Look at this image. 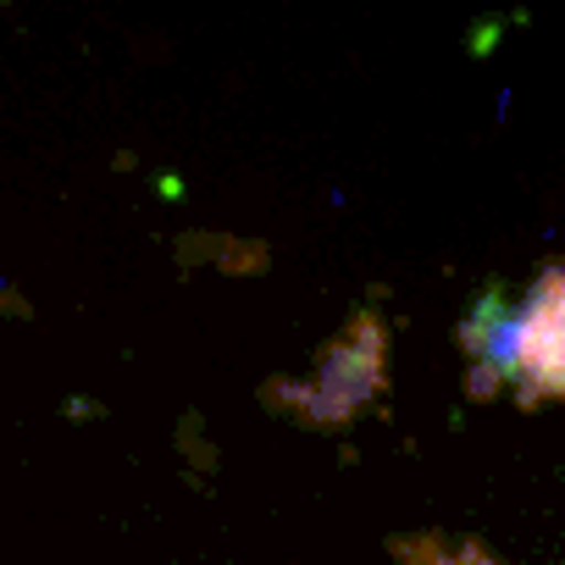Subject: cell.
Here are the masks:
<instances>
[{
	"instance_id": "obj_1",
	"label": "cell",
	"mask_w": 565,
	"mask_h": 565,
	"mask_svg": "<svg viewBox=\"0 0 565 565\" xmlns=\"http://www.w3.org/2000/svg\"><path fill=\"white\" fill-rule=\"evenodd\" d=\"M466 350L477 355V372H471L477 394L515 383L521 405L565 399V260L537 271V282L510 317H499L493 306H477L466 328Z\"/></svg>"
},
{
	"instance_id": "obj_2",
	"label": "cell",
	"mask_w": 565,
	"mask_h": 565,
	"mask_svg": "<svg viewBox=\"0 0 565 565\" xmlns=\"http://www.w3.org/2000/svg\"><path fill=\"white\" fill-rule=\"evenodd\" d=\"M427 565H493L482 548H460V554H433Z\"/></svg>"
}]
</instances>
